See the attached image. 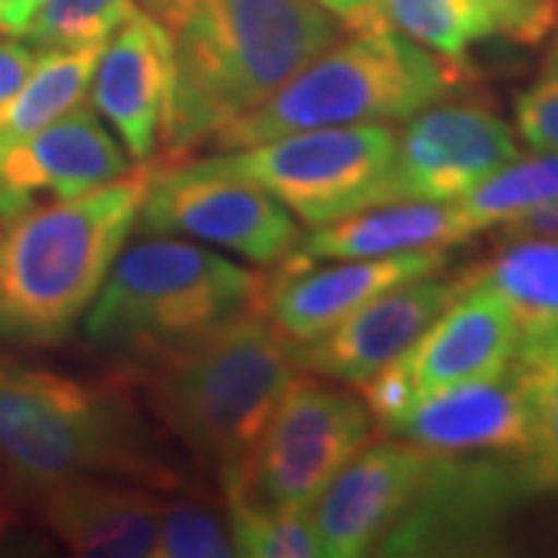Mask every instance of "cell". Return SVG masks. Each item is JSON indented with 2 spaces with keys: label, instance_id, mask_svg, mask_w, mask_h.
<instances>
[{
  "label": "cell",
  "instance_id": "cell-1",
  "mask_svg": "<svg viewBox=\"0 0 558 558\" xmlns=\"http://www.w3.org/2000/svg\"><path fill=\"white\" fill-rule=\"evenodd\" d=\"M171 38L174 78L149 165L186 161L348 32L314 0H137Z\"/></svg>",
  "mask_w": 558,
  "mask_h": 558
},
{
  "label": "cell",
  "instance_id": "cell-2",
  "mask_svg": "<svg viewBox=\"0 0 558 558\" xmlns=\"http://www.w3.org/2000/svg\"><path fill=\"white\" fill-rule=\"evenodd\" d=\"M153 165L75 199L32 202L0 218V344L65 341L137 230Z\"/></svg>",
  "mask_w": 558,
  "mask_h": 558
},
{
  "label": "cell",
  "instance_id": "cell-3",
  "mask_svg": "<svg viewBox=\"0 0 558 558\" xmlns=\"http://www.w3.org/2000/svg\"><path fill=\"white\" fill-rule=\"evenodd\" d=\"M295 379L289 341L255 307L171 354L140 363L143 400L220 490L240 484L267 418Z\"/></svg>",
  "mask_w": 558,
  "mask_h": 558
},
{
  "label": "cell",
  "instance_id": "cell-4",
  "mask_svg": "<svg viewBox=\"0 0 558 558\" xmlns=\"http://www.w3.org/2000/svg\"><path fill=\"white\" fill-rule=\"evenodd\" d=\"M0 459L40 490L75 475L183 484L124 379H78L0 354Z\"/></svg>",
  "mask_w": 558,
  "mask_h": 558
},
{
  "label": "cell",
  "instance_id": "cell-5",
  "mask_svg": "<svg viewBox=\"0 0 558 558\" xmlns=\"http://www.w3.org/2000/svg\"><path fill=\"white\" fill-rule=\"evenodd\" d=\"M469 78L472 65L447 62L388 22L354 28L277 94L218 131L211 146L223 153L314 128L407 121L418 109L447 100Z\"/></svg>",
  "mask_w": 558,
  "mask_h": 558
},
{
  "label": "cell",
  "instance_id": "cell-6",
  "mask_svg": "<svg viewBox=\"0 0 558 558\" xmlns=\"http://www.w3.org/2000/svg\"><path fill=\"white\" fill-rule=\"evenodd\" d=\"M264 274L183 236H146L121 248L100 295L84 314V336L128 363L171 354L255 307Z\"/></svg>",
  "mask_w": 558,
  "mask_h": 558
},
{
  "label": "cell",
  "instance_id": "cell-7",
  "mask_svg": "<svg viewBox=\"0 0 558 558\" xmlns=\"http://www.w3.org/2000/svg\"><path fill=\"white\" fill-rule=\"evenodd\" d=\"M398 131L388 124L314 128L193 159L211 174L255 183L311 227L391 202Z\"/></svg>",
  "mask_w": 558,
  "mask_h": 558
},
{
  "label": "cell",
  "instance_id": "cell-8",
  "mask_svg": "<svg viewBox=\"0 0 558 558\" xmlns=\"http://www.w3.org/2000/svg\"><path fill=\"white\" fill-rule=\"evenodd\" d=\"M373 432L376 418L348 385L311 373L292 379L267 418L240 484L223 497L301 515Z\"/></svg>",
  "mask_w": 558,
  "mask_h": 558
},
{
  "label": "cell",
  "instance_id": "cell-9",
  "mask_svg": "<svg viewBox=\"0 0 558 558\" xmlns=\"http://www.w3.org/2000/svg\"><path fill=\"white\" fill-rule=\"evenodd\" d=\"M521 457L432 453L413 506L385 534L376 556H475L494 553L506 527L534 499Z\"/></svg>",
  "mask_w": 558,
  "mask_h": 558
},
{
  "label": "cell",
  "instance_id": "cell-10",
  "mask_svg": "<svg viewBox=\"0 0 558 558\" xmlns=\"http://www.w3.org/2000/svg\"><path fill=\"white\" fill-rule=\"evenodd\" d=\"M156 168V165H153ZM301 220L255 183L178 161L153 171L140 208L143 236H183L277 267L301 240Z\"/></svg>",
  "mask_w": 558,
  "mask_h": 558
},
{
  "label": "cell",
  "instance_id": "cell-11",
  "mask_svg": "<svg viewBox=\"0 0 558 558\" xmlns=\"http://www.w3.org/2000/svg\"><path fill=\"white\" fill-rule=\"evenodd\" d=\"M515 156L519 140L487 102H432L398 134L391 202H457Z\"/></svg>",
  "mask_w": 558,
  "mask_h": 558
},
{
  "label": "cell",
  "instance_id": "cell-12",
  "mask_svg": "<svg viewBox=\"0 0 558 558\" xmlns=\"http://www.w3.org/2000/svg\"><path fill=\"white\" fill-rule=\"evenodd\" d=\"M432 453L403 438L366 440L307 509L323 556H376L385 534L413 506Z\"/></svg>",
  "mask_w": 558,
  "mask_h": 558
},
{
  "label": "cell",
  "instance_id": "cell-13",
  "mask_svg": "<svg viewBox=\"0 0 558 558\" xmlns=\"http://www.w3.org/2000/svg\"><path fill=\"white\" fill-rule=\"evenodd\" d=\"M447 248L403 252L385 258H348L317 264H286L267 270L260 282L258 311L270 319L289 348L326 336L381 292L447 270Z\"/></svg>",
  "mask_w": 558,
  "mask_h": 558
},
{
  "label": "cell",
  "instance_id": "cell-14",
  "mask_svg": "<svg viewBox=\"0 0 558 558\" xmlns=\"http://www.w3.org/2000/svg\"><path fill=\"white\" fill-rule=\"evenodd\" d=\"M465 286H469V274L459 277L432 274L395 286L381 292L379 299L366 301L351 317L332 326L326 336L307 344H295L292 348L295 369L319 379L341 381L348 388H360L381 366L400 357Z\"/></svg>",
  "mask_w": 558,
  "mask_h": 558
},
{
  "label": "cell",
  "instance_id": "cell-15",
  "mask_svg": "<svg viewBox=\"0 0 558 558\" xmlns=\"http://www.w3.org/2000/svg\"><path fill=\"white\" fill-rule=\"evenodd\" d=\"M131 159L94 109L72 106L0 153V218L16 215L38 196L75 199L124 178Z\"/></svg>",
  "mask_w": 558,
  "mask_h": 558
},
{
  "label": "cell",
  "instance_id": "cell-16",
  "mask_svg": "<svg viewBox=\"0 0 558 558\" xmlns=\"http://www.w3.org/2000/svg\"><path fill=\"white\" fill-rule=\"evenodd\" d=\"M171 78V38L156 16L137 7L131 20L121 22L119 32L102 44L87 87L94 112L112 124L134 161H153L159 153Z\"/></svg>",
  "mask_w": 558,
  "mask_h": 558
},
{
  "label": "cell",
  "instance_id": "cell-17",
  "mask_svg": "<svg viewBox=\"0 0 558 558\" xmlns=\"http://www.w3.org/2000/svg\"><path fill=\"white\" fill-rule=\"evenodd\" d=\"M519 323L490 286H469L391 363L418 398L502 373L519 348Z\"/></svg>",
  "mask_w": 558,
  "mask_h": 558
},
{
  "label": "cell",
  "instance_id": "cell-18",
  "mask_svg": "<svg viewBox=\"0 0 558 558\" xmlns=\"http://www.w3.org/2000/svg\"><path fill=\"white\" fill-rule=\"evenodd\" d=\"M385 432L444 457H521L531 440V407L509 363L490 379L465 381L418 398L403 416L385 425Z\"/></svg>",
  "mask_w": 558,
  "mask_h": 558
},
{
  "label": "cell",
  "instance_id": "cell-19",
  "mask_svg": "<svg viewBox=\"0 0 558 558\" xmlns=\"http://www.w3.org/2000/svg\"><path fill=\"white\" fill-rule=\"evenodd\" d=\"M35 494L40 497V521L72 556H153L159 521L156 487L106 475H75Z\"/></svg>",
  "mask_w": 558,
  "mask_h": 558
},
{
  "label": "cell",
  "instance_id": "cell-20",
  "mask_svg": "<svg viewBox=\"0 0 558 558\" xmlns=\"http://www.w3.org/2000/svg\"><path fill=\"white\" fill-rule=\"evenodd\" d=\"M381 13L425 50L469 65L484 40L539 47L558 25V0H381Z\"/></svg>",
  "mask_w": 558,
  "mask_h": 558
},
{
  "label": "cell",
  "instance_id": "cell-21",
  "mask_svg": "<svg viewBox=\"0 0 558 558\" xmlns=\"http://www.w3.org/2000/svg\"><path fill=\"white\" fill-rule=\"evenodd\" d=\"M472 240L457 202H385L357 215L314 227L286 255V264L385 258L403 252L453 248Z\"/></svg>",
  "mask_w": 558,
  "mask_h": 558
},
{
  "label": "cell",
  "instance_id": "cell-22",
  "mask_svg": "<svg viewBox=\"0 0 558 558\" xmlns=\"http://www.w3.org/2000/svg\"><path fill=\"white\" fill-rule=\"evenodd\" d=\"M512 369L531 407L524 472L537 497H558V323L521 332Z\"/></svg>",
  "mask_w": 558,
  "mask_h": 558
},
{
  "label": "cell",
  "instance_id": "cell-23",
  "mask_svg": "<svg viewBox=\"0 0 558 558\" xmlns=\"http://www.w3.org/2000/svg\"><path fill=\"white\" fill-rule=\"evenodd\" d=\"M100 50H40L25 84L10 100L0 102V153L84 100Z\"/></svg>",
  "mask_w": 558,
  "mask_h": 558
},
{
  "label": "cell",
  "instance_id": "cell-24",
  "mask_svg": "<svg viewBox=\"0 0 558 558\" xmlns=\"http://www.w3.org/2000/svg\"><path fill=\"white\" fill-rule=\"evenodd\" d=\"M472 274L512 311L519 332L558 323V236L509 240Z\"/></svg>",
  "mask_w": 558,
  "mask_h": 558
},
{
  "label": "cell",
  "instance_id": "cell-25",
  "mask_svg": "<svg viewBox=\"0 0 558 558\" xmlns=\"http://www.w3.org/2000/svg\"><path fill=\"white\" fill-rule=\"evenodd\" d=\"M549 202H558V153L515 156L457 199V205L469 233L475 236Z\"/></svg>",
  "mask_w": 558,
  "mask_h": 558
},
{
  "label": "cell",
  "instance_id": "cell-26",
  "mask_svg": "<svg viewBox=\"0 0 558 558\" xmlns=\"http://www.w3.org/2000/svg\"><path fill=\"white\" fill-rule=\"evenodd\" d=\"M159 558H233V539L227 527V509L220 512L211 497L190 494L183 484L168 490V499H159L156 521V546Z\"/></svg>",
  "mask_w": 558,
  "mask_h": 558
},
{
  "label": "cell",
  "instance_id": "cell-27",
  "mask_svg": "<svg viewBox=\"0 0 558 558\" xmlns=\"http://www.w3.org/2000/svg\"><path fill=\"white\" fill-rule=\"evenodd\" d=\"M137 7V0H40L22 38L38 50L102 47Z\"/></svg>",
  "mask_w": 558,
  "mask_h": 558
},
{
  "label": "cell",
  "instance_id": "cell-28",
  "mask_svg": "<svg viewBox=\"0 0 558 558\" xmlns=\"http://www.w3.org/2000/svg\"><path fill=\"white\" fill-rule=\"evenodd\" d=\"M227 527L236 556L248 558H319L317 534L307 512H277L242 497H227Z\"/></svg>",
  "mask_w": 558,
  "mask_h": 558
},
{
  "label": "cell",
  "instance_id": "cell-29",
  "mask_svg": "<svg viewBox=\"0 0 558 558\" xmlns=\"http://www.w3.org/2000/svg\"><path fill=\"white\" fill-rule=\"evenodd\" d=\"M515 128L537 153H558V78H539L515 100Z\"/></svg>",
  "mask_w": 558,
  "mask_h": 558
},
{
  "label": "cell",
  "instance_id": "cell-30",
  "mask_svg": "<svg viewBox=\"0 0 558 558\" xmlns=\"http://www.w3.org/2000/svg\"><path fill=\"white\" fill-rule=\"evenodd\" d=\"M38 50L20 38H0V102L10 100L32 75Z\"/></svg>",
  "mask_w": 558,
  "mask_h": 558
},
{
  "label": "cell",
  "instance_id": "cell-31",
  "mask_svg": "<svg viewBox=\"0 0 558 558\" xmlns=\"http://www.w3.org/2000/svg\"><path fill=\"white\" fill-rule=\"evenodd\" d=\"M502 240H527V236H558V202L539 205L534 211H524L519 218L506 220Z\"/></svg>",
  "mask_w": 558,
  "mask_h": 558
},
{
  "label": "cell",
  "instance_id": "cell-32",
  "mask_svg": "<svg viewBox=\"0 0 558 558\" xmlns=\"http://www.w3.org/2000/svg\"><path fill=\"white\" fill-rule=\"evenodd\" d=\"M326 13H332L336 20L354 32V28H369V25H381L385 13H381V0H314Z\"/></svg>",
  "mask_w": 558,
  "mask_h": 558
},
{
  "label": "cell",
  "instance_id": "cell-33",
  "mask_svg": "<svg viewBox=\"0 0 558 558\" xmlns=\"http://www.w3.org/2000/svg\"><path fill=\"white\" fill-rule=\"evenodd\" d=\"M40 0H0V35L22 38L32 16L38 13Z\"/></svg>",
  "mask_w": 558,
  "mask_h": 558
},
{
  "label": "cell",
  "instance_id": "cell-34",
  "mask_svg": "<svg viewBox=\"0 0 558 558\" xmlns=\"http://www.w3.org/2000/svg\"><path fill=\"white\" fill-rule=\"evenodd\" d=\"M546 53H543V65H539V78H558V25L549 35Z\"/></svg>",
  "mask_w": 558,
  "mask_h": 558
},
{
  "label": "cell",
  "instance_id": "cell-35",
  "mask_svg": "<svg viewBox=\"0 0 558 558\" xmlns=\"http://www.w3.org/2000/svg\"><path fill=\"white\" fill-rule=\"evenodd\" d=\"M0 531H3V506H0Z\"/></svg>",
  "mask_w": 558,
  "mask_h": 558
}]
</instances>
